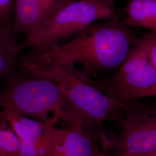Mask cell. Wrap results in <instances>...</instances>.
<instances>
[{
  "label": "cell",
  "instance_id": "cell-1",
  "mask_svg": "<svg viewBox=\"0 0 156 156\" xmlns=\"http://www.w3.org/2000/svg\"><path fill=\"white\" fill-rule=\"evenodd\" d=\"M19 65L34 74L50 79L58 85L63 101L61 120L69 126L80 123L85 130L100 136L108 146L104 124L113 112L123 110L127 103L102 92L86 81L73 61L56 46L31 49L20 56Z\"/></svg>",
  "mask_w": 156,
  "mask_h": 156
},
{
  "label": "cell",
  "instance_id": "cell-2",
  "mask_svg": "<svg viewBox=\"0 0 156 156\" xmlns=\"http://www.w3.org/2000/svg\"><path fill=\"white\" fill-rule=\"evenodd\" d=\"M134 42L131 27L116 16L91 24L72 40L56 47L80 66L79 72L87 79L119 69Z\"/></svg>",
  "mask_w": 156,
  "mask_h": 156
},
{
  "label": "cell",
  "instance_id": "cell-3",
  "mask_svg": "<svg viewBox=\"0 0 156 156\" xmlns=\"http://www.w3.org/2000/svg\"><path fill=\"white\" fill-rule=\"evenodd\" d=\"M0 108L58 123L63 115L64 101L57 84L17 67L0 86Z\"/></svg>",
  "mask_w": 156,
  "mask_h": 156
},
{
  "label": "cell",
  "instance_id": "cell-4",
  "mask_svg": "<svg viewBox=\"0 0 156 156\" xmlns=\"http://www.w3.org/2000/svg\"><path fill=\"white\" fill-rule=\"evenodd\" d=\"M116 16L115 9L91 0H76L35 28L24 44L31 49L55 47L72 40L93 23Z\"/></svg>",
  "mask_w": 156,
  "mask_h": 156
},
{
  "label": "cell",
  "instance_id": "cell-5",
  "mask_svg": "<svg viewBox=\"0 0 156 156\" xmlns=\"http://www.w3.org/2000/svg\"><path fill=\"white\" fill-rule=\"evenodd\" d=\"M123 111L120 133L108 146L113 147L119 156L156 150V105L133 106L128 102Z\"/></svg>",
  "mask_w": 156,
  "mask_h": 156
},
{
  "label": "cell",
  "instance_id": "cell-6",
  "mask_svg": "<svg viewBox=\"0 0 156 156\" xmlns=\"http://www.w3.org/2000/svg\"><path fill=\"white\" fill-rule=\"evenodd\" d=\"M104 93L124 102L149 97L156 86V69L149 60L143 66L122 76L85 79Z\"/></svg>",
  "mask_w": 156,
  "mask_h": 156
},
{
  "label": "cell",
  "instance_id": "cell-7",
  "mask_svg": "<svg viewBox=\"0 0 156 156\" xmlns=\"http://www.w3.org/2000/svg\"><path fill=\"white\" fill-rule=\"evenodd\" d=\"M76 0H15L12 27L26 38L35 28L47 22Z\"/></svg>",
  "mask_w": 156,
  "mask_h": 156
},
{
  "label": "cell",
  "instance_id": "cell-8",
  "mask_svg": "<svg viewBox=\"0 0 156 156\" xmlns=\"http://www.w3.org/2000/svg\"><path fill=\"white\" fill-rule=\"evenodd\" d=\"M96 136L78 122L66 128L52 129L50 156H93L99 149Z\"/></svg>",
  "mask_w": 156,
  "mask_h": 156
},
{
  "label": "cell",
  "instance_id": "cell-9",
  "mask_svg": "<svg viewBox=\"0 0 156 156\" xmlns=\"http://www.w3.org/2000/svg\"><path fill=\"white\" fill-rule=\"evenodd\" d=\"M1 112L21 142H41L51 139L55 122L35 120L8 110Z\"/></svg>",
  "mask_w": 156,
  "mask_h": 156
},
{
  "label": "cell",
  "instance_id": "cell-10",
  "mask_svg": "<svg viewBox=\"0 0 156 156\" xmlns=\"http://www.w3.org/2000/svg\"><path fill=\"white\" fill-rule=\"evenodd\" d=\"M26 47L19 42L12 27L0 23V83L15 71L20 53Z\"/></svg>",
  "mask_w": 156,
  "mask_h": 156
},
{
  "label": "cell",
  "instance_id": "cell-11",
  "mask_svg": "<svg viewBox=\"0 0 156 156\" xmlns=\"http://www.w3.org/2000/svg\"><path fill=\"white\" fill-rule=\"evenodd\" d=\"M125 13V22L130 27L151 29L149 12L146 0H129Z\"/></svg>",
  "mask_w": 156,
  "mask_h": 156
},
{
  "label": "cell",
  "instance_id": "cell-12",
  "mask_svg": "<svg viewBox=\"0 0 156 156\" xmlns=\"http://www.w3.org/2000/svg\"><path fill=\"white\" fill-rule=\"evenodd\" d=\"M15 0H0V23L12 27V14Z\"/></svg>",
  "mask_w": 156,
  "mask_h": 156
},
{
  "label": "cell",
  "instance_id": "cell-13",
  "mask_svg": "<svg viewBox=\"0 0 156 156\" xmlns=\"http://www.w3.org/2000/svg\"><path fill=\"white\" fill-rule=\"evenodd\" d=\"M140 40L145 46L151 64L156 69V34H147Z\"/></svg>",
  "mask_w": 156,
  "mask_h": 156
},
{
  "label": "cell",
  "instance_id": "cell-14",
  "mask_svg": "<svg viewBox=\"0 0 156 156\" xmlns=\"http://www.w3.org/2000/svg\"><path fill=\"white\" fill-rule=\"evenodd\" d=\"M148 7L151 33L156 34V0H146Z\"/></svg>",
  "mask_w": 156,
  "mask_h": 156
},
{
  "label": "cell",
  "instance_id": "cell-15",
  "mask_svg": "<svg viewBox=\"0 0 156 156\" xmlns=\"http://www.w3.org/2000/svg\"><path fill=\"white\" fill-rule=\"evenodd\" d=\"M97 2L102 5L105 6L112 9H115V3L116 0H91Z\"/></svg>",
  "mask_w": 156,
  "mask_h": 156
},
{
  "label": "cell",
  "instance_id": "cell-16",
  "mask_svg": "<svg viewBox=\"0 0 156 156\" xmlns=\"http://www.w3.org/2000/svg\"><path fill=\"white\" fill-rule=\"evenodd\" d=\"M119 156H156V150L147 153L138 154H122Z\"/></svg>",
  "mask_w": 156,
  "mask_h": 156
},
{
  "label": "cell",
  "instance_id": "cell-17",
  "mask_svg": "<svg viewBox=\"0 0 156 156\" xmlns=\"http://www.w3.org/2000/svg\"><path fill=\"white\" fill-rule=\"evenodd\" d=\"M93 156H113L111 155H109V154H107L106 153H104L103 152H101L100 151V150L98 149V151H97L94 153V154Z\"/></svg>",
  "mask_w": 156,
  "mask_h": 156
},
{
  "label": "cell",
  "instance_id": "cell-18",
  "mask_svg": "<svg viewBox=\"0 0 156 156\" xmlns=\"http://www.w3.org/2000/svg\"><path fill=\"white\" fill-rule=\"evenodd\" d=\"M149 97H156V86L151 91Z\"/></svg>",
  "mask_w": 156,
  "mask_h": 156
},
{
  "label": "cell",
  "instance_id": "cell-19",
  "mask_svg": "<svg viewBox=\"0 0 156 156\" xmlns=\"http://www.w3.org/2000/svg\"><path fill=\"white\" fill-rule=\"evenodd\" d=\"M0 156H9L0 147Z\"/></svg>",
  "mask_w": 156,
  "mask_h": 156
}]
</instances>
